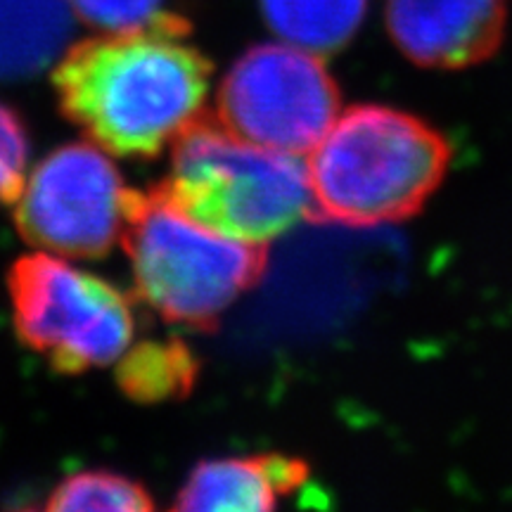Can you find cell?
I'll use <instances>...</instances> for the list:
<instances>
[{
	"label": "cell",
	"mask_w": 512,
	"mask_h": 512,
	"mask_svg": "<svg viewBox=\"0 0 512 512\" xmlns=\"http://www.w3.org/2000/svg\"><path fill=\"white\" fill-rule=\"evenodd\" d=\"M188 36V19L166 12L76 43L53 76L64 117L114 155L155 157L204 114L211 62Z\"/></svg>",
	"instance_id": "1"
},
{
	"label": "cell",
	"mask_w": 512,
	"mask_h": 512,
	"mask_svg": "<svg viewBox=\"0 0 512 512\" xmlns=\"http://www.w3.org/2000/svg\"><path fill=\"white\" fill-rule=\"evenodd\" d=\"M451 164L437 128L384 105L342 112L311 150V219L370 228L411 219Z\"/></svg>",
	"instance_id": "2"
},
{
	"label": "cell",
	"mask_w": 512,
	"mask_h": 512,
	"mask_svg": "<svg viewBox=\"0 0 512 512\" xmlns=\"http://www.w3.org/2000/svg\"><path fill=\"white\" fill-rule=\"evenodd\" d=\"M121 242L138 297L166 323L216 328L223 311L256 285L266 268L264 245L230 238L181 209L169 190L126 192Z\"/></svg>",
	"instance_id": "3"
},
{
	"label": "cell",
	"mask_w": 512,
	"mask_h": 512,
	"mask_svg": "<svg viewBox=\"0 0 512 512\" xmlns=\"http://www.w3.org/2000/svg\"><path fill=\"white\" fill-rule=\"evenodd\" d=\"M169 195L192 219L245 242L278 238L311 219L309 166L202 117L174 140Z\"/></svg>",
	"instance_id": "4"
},
{
	"label": "cell",
	"mask_w": 512,
	"mask_h": 512,
	"mask_svg": "<svg viewBox=\"0 0 512 512\" xmlns=\"http://www.w3.org/2000/svg\"><path fill=\"white\" fill-rule=\"evenodd\" d=\"M8 290L17 335L57 373L110 366L136 335L131 299L124 292L55 256L17 259Z\"/></svg>",
	"instance_id": "5"
},
{
	"label": "cell",
	"mask_w": 512,
	"mask_h": 512,
	"mask_svg": "<svg viewBox=\"0 0 512 512\" xmlns=\"http://www.w3.org/2000/svg\"><path fill=\"white\" fill-rule=\"evenodd\" d=\"M339 117V88L320 55L261 43L228 69L219 88V119L254 145L306 155Z\"/></svg>",
	"instance_id": "6"
},
{
	"label": "cell",
	"mask_w": 512,
	"mask_h": 512,
	"mask_svg": "<svg viewBox=\"0 0 512 512\" xmlns=\"http://www.w3.org/2000/svg\"><path fill=\"white\" fill-rule=\"evenodd\" d=\"M126 192L119 169L100 147L62 145L36 166L22 188L17 230L36 247L95 259L121 240Z\"/></svg>",
	"instance_id": "7"
},
{
	"label": "cell",
	"mask_w": 512,
	"mask_h": 512,
	"mask_svg": "<svg viewBox=\"0 0 512 512\" xmlns=\"http://www.w3.org/2000/svg\"><path fill=\"white\" fill-rule=\"evenodd\" d=\"M508 0H387V29L408 60L465 69L503 43Z\"/></svg>",
	"instance_id": "8"
},
{
	"label": "cell",
	"mask_w": 512,
	"mask_h": 512,
	"mask_svg": "<svg viewBox=\"0 0 512 512\" xmlns=\"http://www.w3.org/2000/svg\"><path fill=\"white\" fill-rule=\"evenodd\" d=\"M309 479V465L287 456L204 460L178 491L176 510L266 512L280 498L297 494Z\"/></svg>",
	"instance_id": "9"
},
{
	"label": "cell",
	"mask_w": 512,
	"mask_h": 512,
	"mask_svg": "<svg viewBox=\"0 0 512 512\" xmlns=\"http://www.w3.org/2000/svg\"><path fill=\"white\" fill-rule=\"evenodd\" d=\"M72 31L74 19L64 0H0V81L43 72Z\"/></svg>",
	"instance_id": "10"
},
{
	"label": "cell",
	"mask_w": 512,
	"mask_h": 512,
	"mask_svg": "<svg viewBox=\"0 0 512 512\" xmlns=\"http://www.w3.org/2000/svg\"><path fill=\"white\" fill-rule=\"evenodd\" d=\"M268 29L316 55L344 48L366 17L368 0H259Z\"/></svg>",
	"instance_id": "11"
},
{
	"label": "cell",
	"mask_w": 512,
	"mask_h": 512,
	"mask_svg": "<svg viewBox=\"0 0 512 512\" xmlns=\"http://www.w3.org/2000/svg\"><path fill=\"white\" fill-rule=\"evenodd\" d=\"M200 375V363L178 339L140 342L117 368V382L128 399L157 403L183 399Z\"/></svg>",
	"instance_id": "12"
},
{
	"label": "cell",
	"mask_w": 512,
	"mask_h": 512,
	"mask_svg": "<svg viewBox=\"0 0 512 512\" xmlns=\"http://www.w3.org/2000/svg\"><path fill=\"white\" fill-rule=\"evenodd\" d=\"M48 510H107V512H140L155 508L150 491L136 479L117 472L93 470L67 477L50 494Z\"/></svg>",
	"instance_id": "13"
},
{
	"label": "cell",
	"mask_w": 512,
	"mask_h": 512,
	"mask_svg": "<svg viewBox=\"0 0 512 512\" xmlns=\"http://www.w3.org/2000/svg\"><path fill=\"white\" fill-rule=\"evenodd\" d=\"M164 0H74L83 22L110 34L136 31L166 15Z\"/></svg>",
	"instance_id": "14"
},
{
	"label": "cell",
	"mask_w": 512,
	"mask_h": 512,
	"mask_svg": "<svg viewBox=\"0 0 512 512\" xmlns=\"http://www.w3.org/2000/svg\"><path fill=\"white\" fill-rule=\"evenodd\" d=\"M29 159V136L24 121L0 102V204L15 202L24 188Z\"/></svg>",
	"instance_id": "15"
}]
</instances>
